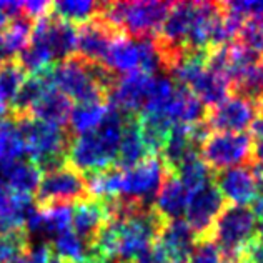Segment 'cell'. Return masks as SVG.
Masks as SVG:
<instances>
[{
    "label": "cell",
    "mask_w": 263,
    "mask_h": 263,
    "mask_svg": "<svg viewBox=\"0 0 263 263\" xmlns=\"http://www.w3.org/2000/svg\"><path fill=\"white\" fill-rule=\"evenodd\" d=\"M10 20V2H0V32L5 30Z\"/></svg>",
    "instance_id": "37"
},
{
    "label": "cell",
    "mask_w": 263,
    "mask_h": 263,
    "mask_svg": "<svg viewBox=\"0 0 263 263\" xmlns=\"http://www.w3.org/2000/svg\"><path fill=\"white\" fill-rule=\"evenodd\" d=\"M258 67H260V72H261V79H263V59L260 60V65H258Z\"/></svg>",
    "instance_id": "40"
},
{
    "label": "cell",
    "mask_w": 263,
    "mask_h": 263,
    "mask_svg": "<svg viewBox=\"0 0 263 263\" xmlns=\"http://www.w3.org/2000/svg\"><path fill=\"white\" fill-rule=\"evenodd\" d=\"M30 248L29 230L25 227L7 233H0V263H10L18 255L29 252Z\"/></svg>",
    "instance_id": "30"
},
{
    "label": "cell",
    "mask_w": 263,
    "mask_h": 263,
    "mask_svg": "<svg viewBox=\"0 0 263 263\" xmlns=\"http://www.w3.org/2000/svg\"><path fill=\"white\" fill-rule=\"evenodd\" d=\"M93 198L88 192L85 177L70 165L44 174L33 193L37 210H47L55 205H70Z\"/></svg>",
    "instance_id": "4"
},
{
    "label": "cell",
    "mask_w": 263,
    "mask_h": 263,
    "mask_svg": "<svg viewBox=\"0 0 263 263\" xmlns=\"http://www.w3.org/2000/svg\"><path fill=\"white\" fill-rule=\"evenodd\" d=\"M147 157V150L143 147L140 135V114H127L123 115V127L120 137L119 155H117L115 167L122 170H128L140 163Z\"/></svg>",
    "instance_id": "16"
},
{
    "label": "cell",
    "mask_w": 263,
    "mask_h": 263,
    "mask_svg": "<svg viewBox=\"0 0 263 263\" xmlns=\"http://www.w3.org/2000/svg\"><path fill=\"white\" fill-rule=\"evenodd\" d=\"M35 209L30 195L10 190L0 178V233H7L25 227L29 213Z\"/></svg>",
    "instance_id": "14"
},
{
    "label": "cell",
    "mask_w": 263,
    "mask_h": 263,
    "mask_svg": "<svg viewBox=\"0 0 263 263\" xmlns=\"http://www.w3.org/2000/svg\"><path fill=\"white\" fill-rule=\"evenodd\" d=\"M52 247L57 250V255L60 258H64L68 263H88V253L87 248L84 245L73 230H65L64 233H60Z\"/></svg>",
    "instance_id": "29"
},
{
    "label": "cell",
    "mask_w": 263,
    "mask_h": 263,
    "mask_svg": "<svg viewBox=\"0 0 263 263\" xmlns=\"http://www.w3.org/2000/svg\"><path fill=\"white\" fill-rule=\"evenodd\" d=\"M186 263H228L221 255L215 240H205L193 243V250Z\"/></svg>",
    "instance_id": "33"
},
{
    "label": "cell",
    "mask_w": 263,
    "mask_h": 263,
    "mask_svg": "<svg viewBox=\"0 0 263 263\" xmlns=\"http://www.w3.org/2000/svg\"><path fill=\"white\" fill-rule=\"evenodd\" d=\"M189 90H192V92L198 97V100L202 102L206 108H213L220 105L221 102H225L228 97L232 95L230 82H228L223 75L210 72V70H206V68L189 87Z\"/></svg>",
    "instance_id": "24"
},
{
    "label": "cell",
    "mask_w": 263,
    "mask_h": 263,
    "mask_svg": "<svg viewBox=\"0 0 263 263\" xmlns=\"http://www.w3.org/2000/svg\"><path fill=\"white\" fill-rule=\"evenodd\" d=\"M175 175L185 186V190L190 193V197L212 180V172L200 158V154H192L190 157H186Z\"/></svg>",
    "instance_id": "25"
},
{
    "label": "cell",
    "mask_w": 263,
    "mask_h": 263,
    "mask_svg": "<svg viewBox=\"0 0 263 263\" xmlns=\"http://www.w3.org/2000/svg\"><path fill=\"white\" fill-rule=\"evenodd\" d=\"M154 75H147L142 70H134L122 75L115 90L110 95V105L120 114H140L147 100L150 82Z\"/></svg>",
    "instance_id": "12"
},
{
    "label": "cell",
    "mask_w": 263,
    "mask_h": 263,
    "mask_svg": "<svg viewBox=\"0 0 263 263\" xmlns=\"http://www.w3.org/2000/svg\"><path fill=\"white\" fill-rule=\"evenodd\" d=\"M102 64L112 68L119 75H125L134 70H138L140 53H138L137 42L134 39H130L127 33H122L108 47V52Z\"/></svg>",
    "instance_id": "22"
},
{
    "label": "cell",
    "mask_w": 263,
    "mask_h": 263,
    "mask_svg": "<svg viewBox=\"0 0 263 263\" xmlns=\"http://www.w3.org/2000/svg\"><path fill=\"white\" fill-rule=\"evenodd\" d=\"M42 217V232L47 235H59L70 228L72 209L70 205H55L47 210H39Z\"/></svg>",
    "instance_id": "31"
},
{
    "label": "cell",
    "mask_w": 263,
    "mask_h": 263,
    "mask_svg": "<svg viewBox=\"0 0 263 263\" xmlns=\"http://www.w3.org/2000/svg\"><path fill=\"white\" fill-rule=\"evenodd\" d=\"M200 158L212 174L240 165H252V137L247 132H212L200 147Z\"/></svg>",
    "instance_id": "5"
},
{
    "label": "cell",
    "mask_w": 263,
    "mask_h": 263,
    "mask_svg": "<svg viewBox=\"0 0 263 263\" xmlns=\"http://www.w3.org/2000/svg\"><path fill=\"white\" fill-rule=\"evenodd\" d=\"M72 108V100L64 92H60L57 87H50L45 90L44 95L32 107L30 117L45 123H50L53 127L70 128Z\"/></svg>",
    "instance_id": "15"
},
{
    "label": "cell",
    "mask_w": 263,
    "mask_h": 263,
    "mask_svg": "<svg viewBox=\"0 0 263 263\" xmlns=\"http://www.w3.org/2000/svg\"><path fill=\"white\" fill-rule=\"evenodd\" d=\"M122 33L125 32L115 29L114 25L95 15L88 22L77 27V50L75 52L90 62L102 64L108 52V47Z\"/></svg>",
    "instance_id": "11"
},
{
    "label": "cell",
    "mask_w": 263,
    "mask_h": 263,
    "mask_svg": "<svg viewBox=\"0 0 263 263\" xmlns=\"http://www.w3.org/2000/svg\"><path fill=\"white\" fill-rule=\"evenodd\" d=\"M238 263H263V241L257 238V235L241 250Z\"/></svg>",
    "instance_id": "35"
},
{
    "label": "cell",
    "mask_w": 263,
    "mask_h": 263,
    "mask_svg": "<svg viewBox=\"0 0 263 263\" xmlns=\"http://www.w3.org/2000/svg\"><path fill=\"white\" fill-rule=\"evenodd\" d=\"M165 168L158 157H147L128 170H123V198L134 200L145 209H152L163 182Z\"/></svg>",
    "instance_id": "7"
},
{
    "label": "cell",
    "mask_w": 263,
    "mask_h": 263,
    "mask_svg": "<svg viewBox=\"0 0 263 263\" xmlns=\"http://www.w3.org/2000/svg\"><path fill=\"white\" fill-rule=\"evenodd\" d=\"M190 193L185 190V186L178 180L175 174L165 170L163 182L155 200V210L160 213L163 218L175 220L180 218V215L185 212L186 205H189Z\"/></svg>",
    "instance_id": "19"
},
{
    "label": "cell",
    "mask_w": 263,
    "mask_h": 263,
    "mask_svg": "<svg viewBox=\"0 0 263 263\" xmlns=\"http://www.w3.org/2000/svg\"><path fill=\"white\" fill-rule=\"evenodd\" d=\"M197 15V2L172 4L168 15L160 29L152 37L157 52H168L186 48V40Z\"/></svg>",
    "instance_id": "10"
},
{
    "label": "cell",
    "mask_w": 263,
    "mask_h": 263,
    "mask_svg": "<svg viewBox=\"0 0 263 263\" xmlns=\"http://www.w3.org/2000/svg\"><path fill=\"white\" fill-rule=\"evenodd\" d=\"M24 154L25 147L17 123L10 117L0 119V163L22 158Z\"/></svg>",
    "instance_id": "28"
},
{
    "label": "cell",
    "mask_w": 263,
    "mask_h": 263,
    "mask_svg": "<svg viewBox=\"0 0 263 263\" xmlns=\"http://www.w3.org/2000/svg\"><path fill=\"white\" fill-rule=\"evenodd\" d=\"M122 127L123 114H120L114 105H108V112L99 127L75 137L68 152L67 163L82 175L115 167Z\"/></svg>",
    "instance_id": "1"
},
{
    "label": "cell",
    "mask_w": 263,
    "mask_h": 263,
    "mask_svg": "<svg viewBox=\"0 0 263 263\" xmlns=\"http://www.w3.org/2000/svg\"><path fill=\"white\" fill-rule=\"evenodd\" d=\"M174 122L165 114L140 112V135L143 147L150 157H160Z\"/></svg>",
    "instance_id": "23"
},
{
    "label": "cell",
    "mask_w": 263,
    "mask_h": 263,
    "mask_svg": "<svg viewBox=\"0 0 263 263\" xmlns=\"http://www.w3.org/2000/svg\"><path fill=\"white\" fill-rule=\"evenodd\" d=\"M110 103H85V105H75L70 115V130L75 137L93 130L100 125L103 117L108 112Z\"/></svg>",
    "instance_id": "26"
},
{
    "label": "cell",
    "mask_w": 263,
    "mask_h": 263,
    "mask_svg": "<svg viewBox=\"0 0 263 263\" xmlns=\"http://www.w3.org/2000/svg\"><path fill=\"white\" fill-rule=\"evenodd\" d=\"M255 235L257 217L252 206L227 205L213 227V240L228 263H238L240 253Z\"/></svg>",
    "instance_id": "3"
},
{
    "label": "cell",
    "mask_w": 263,
    "mask_h": 263,
    "mask_svg": "<svg viewBox=\"0 0 263 263\" xmlns=\"http://www.w3.org/2000/svg\"><path fill=\"white\" fill-rule=\"evenodd\" d=\"M47 42L53 62H60L77 50V27L59 18L50 10L47 29Z\"/></svg>",
    "instance_id": "21"
},
{
    "label": "cell",
    "mask_w": 263,
    "mask_h": 263,
    "mask_svg": "<svg viewBox=\"0 0 263 263\" xmlns=\"http://www.w3.org/2000/svg\"><path fill=\"white\" fill-rule=\"evenodd\" d=\"M100 2H75V0H62V2H52V12L59 18L72 25H82L93 18L99 12Z\"/></svg>",
    "instance_id": "27"
},
{
    "label": "cell",
    "mask_w": 263,
    "mask_h": 263,
    "mask_svg": "<svg viewBox=\"0 0 263 263\" xmlns=\"http://www.w3.org/2000/svg\"><path fill=\"white\" fill-rule=\"evenodd\" d=\"M252 210L255 213L258 221H263V183H260V190H258V197L252 205Z\"/></svg>",
    "instance_id": "38"
},
{
    "label": "cell",
    "mask_w": 263,
    "mask_h": 263,
    "mask_svg": "<svg viewBox=\"0 0 263 263\" xmlns=\"http://www.w3.org/2000/svg\"><path fill=\"white\" fill-rule=\"evenodd\" d=\"M205 114L206 107L198 100V97L186 87L175 84L174 95L165 108V115L174 123L192 125V123L202 122L205 119Z\"/></svg>",
    "instance_id": "20"
},
{
    "label": "cell",
    "mask_w": 263,
    "mask_h": 263,
    "mask_svg": "<svg viewBox=\"0 0 263 263\" xmlns=\"http://www.w3.org/2000/svg\"><path fill=\"white\" fill-rule=\"evenodd\" d=\"M33 25L35 22L32 18L20 13L10 20L5 30L0 32V65L18 59V55L30 42Z\"/></svg>",
    "instance_id": "17"
},
{
    "label": "cell",
    "mask_w": 263,
    "mask_h": 263,
    "mask_svg": "<svg viewBox=\"0 0 263 263\" xmlns=\"http://www.w3.org/2000/svg\"><path fill=\"white\" fill-rule=\"evenodd\" d=\"M110 220L107 206L102 198H88L72 209V225L75 235L84 241L85 248L92 243L99 230Z\"/></svg>",
    "instance_id": "13"
},
{
    "label": "cell",
    "mask_w": 263,
    "mask_h": 263,
    "mask_svg": "<svg viewBox=\"0 0 263 263\" xmlns=\"http://www.w3.org/2000/svg\"><path fill=\"white\" fill-rule=\"evenodd\" d=\"M13 122L22 135L25 154L37 165L42 175L65 167L68 152L75 140L70 128L53 127L30 115Z\"/></svg>",
    "instance_id": "2"
},
{
    "label": "cell",
    "mask_w": 263,
    "mask_h": 263,
    "mask_svg": "<svg viewBox=\"0 0 263 263\" xmlns=\"http://www.w3.org/2000/svg\"><path fill=\"white\" fill-rule=\"evenodd\" d=\"M212 180L228 205L252 206L258 197L260 180L253 165H240V167L217 172L212 174Z\"/></svg>",
    "instance_id": "9"
},
{
    "label": "cell",
    "mask_w": 263,
    "mask_h": 263,
    "mask_svg": "<svg viewBox=\"0 0 263 263\" xmlns=\"http://www.w3.org/2000/svg\"><path fill=\"white\" fill-rule=\"evenodd\" d=\"M223 9L228 12L237 13L241 18H257L263 15V0H255V2H247V0H237V2H221Z\"/></svg>",
    "instance_id": "34"
},
{
    "label": "cell",
    "mask_w": 263,
    "mask_h": 263,
    "mask_svg": "<svg viewBox=\"0 0 263 263\" xmlns=\"http://www.w3.org/2000/svg\"><path fill=\"white\" fill-rule=\"evenodd\" d=\"M237 40L248 48H252L253 52H257L263 59V15L245 20L243 27L238 32Z\"/></svg>",
    "instance_id": "32"
},
{
    "label": "cell",
    "mask_w": 263,
    "mask_h": 263,
    "mask_svg": "<svg viewBox=\"0 0 263 263\" xmlns=\"http://www.w3.org/2000/svg\"><path fill=\"white\" fill-rule=\"evenodd\" d=\"M52 10V2H42V0H30V2H22V13L25 17L37 22L39 18L45 17Z\"/></svg>",
    "instance_id": "36"
},
{
    "label": "cell",
    "mask_w": 263,
    "mask_h": 263,
    "mask_svg": "<svg viewBox=\"0 0 263 263\" xmlns=\"http://www.w3.org/2000/svg\"><path fill=\"white\" fill-rule=\"evenodd\" d=\"M227 205L213 180L193 193L185 209V221L193 233V243L213 240V227Z\"/></svg>",
    "instance_id": "6"
},
{
    "label": "cell",
    "mask_w": 263,
    "mask_h": 263,
    "mask_svg": "<svg viewBox=\"0 0 263 263\" xmlns=\"http://www.w3.org/2000/svg\"><path fill=\"white\" fill-rule=\"evenodd\" d=\"M48 263H68V261H65L64 258H60L57 253L55 252H52V255H50V260H48Z\"/></svg>",
    "instance_id": "39"
},
{
    "label": "cell",
    "mask_w": 263,
    "mask_h": 263,
    "mask_svg": "<svg viewBox=\"0 0 263 263\" xmlns=\"http://www.w3.org/2000/svg\"><path fill=\"white\" fill-rule=\"evenodd\" d=\"M0 178L10 186V190L24 195L35 193L37 186L42 178V172L30 158H17L0 163Z\"/></svg>",
    "instance_id": "18"
},
{
    "label": "cell",
    "mask_w": 263,
    "mask_h": 263,
    "mask_svg": "<svg viewBox=\"0 0 263 263\" xmlns=\"http://www.w3.org/2000/svg\"><path fill=\"white\" fill-rule=\"evenodd\" d=\"M257 115V103L241 95H230L213 108H206L203 122L210 132L241 134L250 128Z\"/></svg>",
    "instance_id": "8"
}]
</instances>
